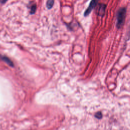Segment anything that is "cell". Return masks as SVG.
Returning <instances> with one entry per match:
<instances>
[{"mask_svg": "<svg viewBox=\"0 0 130 130\" xmlns=\"http://www.w3.org/2000/svg\"><path fill=\"white\" fill-rule=\"evenodd\" d=\"M0 58L2 59V60H3L4 61H5L6 63H7L8 64H9L10 66H13V63L11 61V60L8 58V57H7L6 56H3L2 55H0Z\"/></svg>", "mask_w": 130, "mask_h": 130, "instance_id": "4", "label": "cell"}, {"mask_svg": "<svg viewBox=\"0 0 130 130\" xmlns=\"http://www.w3.org/2000/svg\"><path fill=\"white\" fill-rule=\"evenodd\" d=\"M126 13V9L125 7L120 8L116 13V23L117 28L120 29L123 25L125 16Z\"/></svg>", "mask_w": 130, "mask_h": 130, "instance_id": "1", "label": "cell"}, {"mask_svg": "<svg viewBox=\"0 0 130 130\" xmlns=\"http://www.w3.org/2000/svg\"><path fill=\"white\" fill-rule=\"evenodd\" d=\"M54 0H47L46 2V7L48 9H51L54 5Z\"/></svg>", "mask_w": 130, "mask_h": 130, "instance_id": "5", "label": "cell"}, {"mask_svg": "<svg viewBox=\"0 0 130 130\" xmlns=\"http://www.w3.org/2000/svg\"><path fill=\"white\" fill-rule=\"evenodd\" d=\"M106 8V5L105 4H101L99 7V9L98 11V15L100 16H103L105 13V9Z\"/></svg>", "mask_w": 130, "mask_h": 130, "instance_id": "3", "label": "cell"}, {"mask_svg": "<svg viewBox=\"0 0 130 130\" xmlns=\"http://www.w3.org/2000/svg\"><path fill=\"white\" fill-rule=\"evenodd\" d=\"M99 0H91L88 7L87 8L86 10L84 13V16L87 17L89 15L92 10L96 7L98 4Z\"/></svg>", "mask_w": 130, "mask_h": 130, "instance_id": "2", "label": "cell"}, {"mask_svg": "<svg viewBox=\"0 0 130 130\" xmlns=\"http://www.w3.org/2000/svg\"><path fill=\"white\" fill-rule=\"evenodd\" d=\"M7 1V0H0V2L1 3H2V4H4V3H5Z\"/></svg>", "mask_w": 130, "mask_h": 130, "instance_id": "7", "label": "cell"}, {"mask_svg": "<svg viewBox=\"0 0 130 130\" xmlns=\"http://www.w3.org/2000/svg\"><path fill=\"white\" fill-rule=\"evenodd\" d=\"M30 14H34L36 11V9H37V6L36 4H34L32 5L30 8Z\"/></svg>", "mask_w": 130, "mask_h": 130, "instance_id": "6", "label": "cell"}]
</instances>
